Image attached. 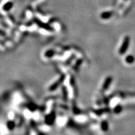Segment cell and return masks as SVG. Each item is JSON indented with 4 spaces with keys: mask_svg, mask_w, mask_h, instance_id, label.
I'll list each match as a JSON object with an SVG mask.
<instances>
[{
    "mask_svg": "<svg viewBox=\"0 0 135 135\" xmlns=\"http://www.w3.org/2000/svg\"><path fill=\"white\" fill-rule=\"evenodd\" d=\"M130 38L129 36H126L124 38L123 43H122L121 46L119 48V53L120 54H124L127 51V50L129 47V44H130Z\"/></svg>",
    "mask_w": 135,
    "mask_h": 135,
    "instance_id": "cell-1",
    "label": "cell"
},
{
    "mask_svg": "<svg viewBox=\"0 0 135 135\" xmlns=\"http://www.w3.org/2000/svg\"><path fill=\"white\" fill-rule=\"evenodd\" d=\"M65 78H66V76H65V74H63L61 77L58 79L56 81H55L54 83L52 84L51 86L49 88V91H53L55 90L56 89H57L58 87L60 86V85H61V84L63 83V82L64 80H65Z\"/></svg>",
    "mask_w": 135,
    "mask_h": 135,
    "instance_id": "cell-2",
    "label": "cell"
},
{
    "mask_svg": "<svg viewBox=\"0 0 135 135\" xmlns=\"http://www.w3.org/2000/svg\"><path fill=\"white\" fill-rule=\"evenodd\" d=\"M34 21L36 24L38 25L39 27L43 29H45V30H48L49 31H53V28H51L50 25H48V24H46V23H44L43 22H42L41 21L39 20L38 18H34Z\"/></svg>",
    "mask_w": 135,
    "mask_h": 135,
    "instance_id": "cell-3",
    "label": "cell"
},
{
    "mask_svg": "<svg viewBox=\"0 0 135 135\" xmlns=\"http://www.w3.org/2000/svg\"><path fill=\"white\" fill-rule=\"evenodd\" d=\"M112 80L113 79L111 76H109V77H108L106 79L104 83H103V87H102V89H103V91H106L108 88H109V85L111 84V82H112Z\"/></svg>",
    "mask_w": 135,
    "mask_h": 135,
    "instance_id": "cell-4",
    "label": "cell"
},
{
    "mask_svg": "<svg viewBox=\"0 0 135 135\" xmlns=\"http://www.w3.org/2000/svg\"><path fill=\"white\" fill-rule=\"evenodd\" d=\"M113 15L112 11H106V12H104L101 14V18L103 19H108L110 18Z\"/></svg>",
    "mask_w": 135,
    "mask_h": 135,
    "instance_id": "cell-5",
    "label": "cell"
},
{
    "mask_svg": "<svg viewBox=\"0 0 135 135\" xmlns=\"http://www.w3.org/2000/svg\"><path fill=\"white\" fill-rule=\"evenodd\" d=\"M13 6V3L12 2H8V3H6L4 4L3 8V10H4V11H8L10 10H11V8H12Z\"/></svg>",
    "mask_w": 135,
    "mask_h": 135,
    "instance_id": "cell-6",
    "label": "cell"
},
{
    "mask_svg": "<svg viewBox=\"0 0 135 135\" xmlns=\"http://www.w3.org/2000/svg\"><path fill=\"white\" fill-rule=\"evenodd\" d=\"M62 92H63V97L64 101H66L68 100V90L66 89V87L63 86L62 88Z\"/></svg>",
    "mask_w": 135,
    "mask_h": 135,
    "instance_id": "cell-7",
    "label": "cell"
},
{
    "mask_svg": "<svg viewBox=\"0 0 135 135\" xmlns=\"http://www.w3.org/2000/svg\"><path fill=\"white\" fill-rule=\"evenodd\" d=\"M125 60L126 61V63H128L129 64H131L133 63H134V61H135V58H134L133 56L129 55L128 56H126Z\"/></svg>",
    "mask_w": 135,
    "mask_h": 135,
    "instance_id": "cell-8",
    "label": "cell"
},
{
    "mask_svg": "<svg viewBox=\"0 0 135 135\" xmlns=\"http://www.w3.org/2000/svg\"><path fill=\"white\" fill-rule=\"evenodd\" d=\"M101 129L103 131H107L108 130V124L106 121H103L101 123Z\"/></svg>",
    "mask_w": 135,
    "mask_h": 135,
    "instance_id": "cell-9",
    "label": "cell"
},
{
    "mask_svg": "<svg viewBox=\"0 0 135 135\" xmlns=\"http://www.w3.org/2000/svg\"><path fill=\"white\" fill-rule=\"evenodd\" d=\"M15 126V123H14L13 121H8V123H7V127H8V128L10 130H13Z\"/></svg>",
    "mask_w": 135,
    "mask_h": 135,
    "instance_id": "cell-10",
    "label": "cell"
},
{
    "mask_svg": "<svg viewBox=\"0 0 135 135\" xmlns=\"http://www.w3.org/2000/svg\"><path fill=\"white\" fill-rule=\"evenodd\" d=\"M54 54V51L53 50H48L45 53V56L48 57V58H51L52 56H53Z\"/></svg>",
    "mask_w": 135,
    "mask_h": 135,
    "instance_id": "cell-11",
    "label": "cell"
},
{
    "mask_svg": "<svg viewBox=\"0 0 135 135\" xmlns=\"http://www.w3.org/2000/svg\"><path fill=\"white\" fill-rule=\"evenodd\" d=\"M122 111V107L121 106H116V107L115 108V109H114V111H115L116 113H119L121 112Z\"/></svg>",
    "mask_w": 135,
    "mask_h": 135,
    "instance_id": "cell-12",
    "label": "cell"
}]
</instances>
